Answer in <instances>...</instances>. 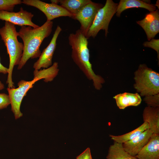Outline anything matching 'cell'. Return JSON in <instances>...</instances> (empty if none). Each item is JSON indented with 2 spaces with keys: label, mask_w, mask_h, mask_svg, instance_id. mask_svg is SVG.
<instances>
[{
  "label": "cell",
  "mask_w": 159,
  "mask_h": 159,
  "mask_svg": "<svg viewBox=\"0 0 159 159\" xmlns=\"http://www.w3.org/2000/svg\"><path fill=\"white\" fill-rule=\"evenodd\" d=\"M144 122L148 123L153 134H159V107L147 106L143 114Z\"/></svg>",
  "instance_id": "14"
},
{
  "label": "cell",
  "mask_w": 159,
  "mask_h": 159,
  "mask_svg": "<svg viewBox=\"0 0 159 159\" xmlns=\"http://www.w3.org/2000/svg\"><path fill=\"white\" fill-rule=\"evenodd\" d=\"M34 15L32 13L24 10L21 7L18 12L0 10V20L21 26H30L34 28L39 26L34 23L32 19Z\"/></svg>",
  "instance_id": "9"
},
{
  "label": "cell",
  "mask_w": 159,
  "mask_h": 159,
  "mask_svg": "<svg viewBox=\"0 0 159 159\" xmlns=\"http://www.w3.org/2000/svg\"><path fill=\"white\" fill-rule=\"evenodd\" d=\"M134 88L140 96L155 95L159 93V74L145 64H140L134 72Z\"/></svg>",
  "instance_id": "5"
},
{
  "label": "cell",
  "mask_w": 159,
  "mask_h": 159,
  "mask_svg": "<svg viewBox=\"0 0 159 159\" xmlns=\"http://www.w3.org/2000/svg\"><path fill=\"white\" fill-rule=\"evenodd\" d=\"M149 128L148 124L146 122H144L138 127L129 132L120 135H110V137L114 142L123 144L132 140Z\"/></svg>",
  "instance_id": "18"
},
{
  "label": "cell",
  "mask_w": 159,
  "mask_h": 159,
  "mask_svg": "<svg viewBox=\"0 0 159 159\" xmlns=\"http://www.w3.org/2000/svg\"><path fill=\"white\" fill-rule=\"evenodd\" d=\"M91 1L90 0H59V4L72 14L73 17L83 7Z\"/></svg>",
  "instance_id": "19"
},
{
  "label": "cell",
  "mask_w": 159,
  "mask_h": 159,
  "mask_svg": "<svg viewBox=\"0 0 159 159\" xmlns=\"http://www.w3.org/2000/svg\"><path fill=\"white\" fill-rule=\"evenodd\" d=\"M153 134L148 129L132 140L122 144L123 148L129 154L135 157L148 143Z\"/></svg>",
  "instance_id": "12"
},
{
  "label": "cell",
  "mask_w": 159,
  "mask_h": 159,
  "mask_svg": "<svg viewBox=\"0 0 159 159\" xmlns=\"http://www.w3.org/2000/svg\"><path fill=\"white\" fill-rule=\"evenodd\" d=\"M76 159H92L90 148H87L82 153L78 156Z\"/></svg>",
  "instance_id": "24"
},
{
  "label": "cell",
  "mask_w": 159,
  "mask_h": 159,
  "mask_svg": "<svg viewBox=\"0 0 159 159\" xmlns=\"http://www.w3.org/2000/svg\"><path fill=\"white\" fill-rule=\"evenodd\" d=\"M103 6L101 4L92 1L83 7L72 18L79 22L80 24V29L85 37L93 23L97 12Z\"/></svg>",
  "instance_id": "8"
},
{
  "label": "cell",
  "mask_w": 159,
  "mask_h": 159,
  "mask_svg": "<svg viewBox=\"0 0 159 159\" xmlns=\"http://www.w3.org/2000/svg\"><path fill=\"white\" fill-rule=\"evenodd\" d=\"M10 104L8 95L4 93H0V110L6 108Z\"/></svg>",
  "instance_id": "23"
},
{
  "label": "cell",
  "mask_w": 159,
  "mask_h": 159,
  "mask_svg": "<svg viewBox=\"0 0 159 159\" xmlns=\"http://www.w3.org/2000/svg\"><path fill=\"white\" fill-rule=\"evenodd\" d=\"M62 31L61 28L57 25L50 43L43 49L39 59L34 63L33 67L35 69L39 70L41 68L46 69L52 65V59L56 47L57 40Z\"/></svg>",
  "instance_id": "10"
},
{
  "label": "cell",
  "mask_w": 159,
  "mask_h": 159,
  "mask_svg": "<svg viewBox=\"0 0 159 159\" xmlns=\"http://www.w3.org/2000/svg\"><path fill=\"white\" fill-rule=\"evenodd\" d=\"M1 39L5 46L9 58V64L6 83L8 88H14L12 75L14 66L18 65L21 60L24 50L23 44L17 39L18 33L15 25L5 21L4 25L0 28Z\"/></svg>",
  "instance_id": "3"
},
{
  "label": "cell",
  "mask_w": 159,
  "mask_h": 159,
  "mask_svg": "<svg viewBox=\"0 0 159 159\" xmlns=\"http://www.w3.org/2000/svg\"><path fill=\"white\" fill-rule=\"evenodd\" d=\"M134 8H142L147 9L150 12L156 10L155 5L150 4L146 1L140 0H120L118 4L116 15L120 17L122 12L125 10Z\"/></svg>",
  "instance_id": "15"
},
{
  "label": "cell",
  "mask_w": 159,
  "mask_h": 159,
  "mask_svg": "<svg viewBox=\"0 0 159 159\" xmlns=\"http://www.w3.org/2000/svg\"><path fill=\"white\" fill-rule=\"evenodd\" d=\"M4 88V84L0 81V90L3 89Z\"/></svg>",
  "instance_id": "27"
},
{
  "label": "cell",
  "mask_w": 159,
  "mask_h": 159,
  "mask_svg": "<svg viewBox=\"0 0 159 159\" xmlns=\"http://www.w3.org/2000/svg\"><path fill=\"white\" fill-rule=\"evenodd\" d=\"M117 105L120 109H124L130 106H136L141 103L142 99L140 95L135 93L124 92L117 94L113 97Z\"/></svg>",
  "instance_id": "16"
},
{
  "label": "cell",
  "mask_w": 159,
  "mask_h": 159,
  "mask_svg": "<svg viewBox=\"0 0 159 159\" xmlns=\"http://www.w3.org/2000/svg\"><path fill=\"white\" fill-rule=\"evenodd\" d=\"M143 100L147 104V106L159 107V94L145 96Z\"/></svg>",
  "instance_id": "21"
},
{
  "label": "cell",
  "mask_w": 159,
  "mask_h": 159,
  "mask_svg": "<svg viewBox=\"0 0 159 159\" xmlns=\"http://www.w3.org/2000/svg\"><path fill=\"white\" fill-rule=\"evenodd\" d=\"M144 47L151 48L157 52L158 63L159 61V39H152L150 41H145L143 44Z\"/></svg>",
  "instance_id": "22"
},
{
  "label": "cell",
  "mask_w": 159,
  "mask_h": 159,
  "mask_svg": "<svg viewBox=\"0 0 159 159\" xmlns=\"http://www.w3.org/2000/svg\"><path fill=\"white\" fill-rule=\"evenodd\" d=\"M106 159H137L124 149L122 144L114 142L109 147Z\"/></svg>",
  "instance_id": "17"
},
{
  "label": "cell",
  "mask_w": 159,
  "mask_h": 159,
  "mask_svg": "<svg viewBox=\"0 0 159 159\" xmlns=\"http://www.w3.org/2000/svg\"><path fill=\"white\" fill-rule=\"evenodd\" d=\"M8 68L4 66L0 62V73L6 74L8 73Z\"/></svg>",
  "instance_id": "25"
},
{
  "label": "cell",
  "mask_w": 159,
  "mask_h": 159,
  "mask_svg": "<svg viewBox=\"0 0 159 159\" xmlns=\"http://www.w3.org/2000/svg\"><path fill=\"white\" fill-rule=\"evenodd\" d=\"M51 3L58 4L59 3V0H50Z\"/></svg>",
  "instance_id": "26"
},
{
  "label": "cell",
  "mask_w": 159,
  "mask_h": 159,
  "mask_svg": "<svg viewBox=\"0 0 159 159\" xmlns=\"http://www.w3.org/2000/svg\"><path fill=\"white\" fill-rule=\"evenodd\" d=\"M53 22L46 21L42 26L37 28L30 26H21L18 36L23 42L24 50L17 69H21L30 58L39 57L41 52L40 47L43 40L51 34Z\"/></svg>",
  "instance_id": "2"
},
{
  "label": "cell",
  "mask_w": 159,
  "mask_h": 159,
  "mask_svg": "<svg viewBox=\"0 0 159 159\" xmlns=\"http://www.w3.org/2000/svg\"><path fill=\"white\" fill-rule=\"evenodd\" d=\"M22 3L29 6L35 7L45 15L47 21L62 16L72 18L73 16L61 6L52 3H48L39 0H23Z\"/></svg>",
  "instance_id": "7"
},
{
  "label": "cell",
  "mask_w": 159,
  "mask_h": 159,
  "mask_svg": "<svg viewBox=\"0 0 159 159\" xmlns=\"http://www.w3.org/2000/svg\"><path fill=\"white\" fill-rule=\"evenodd\" d=\"M145 31L148 41L159 32V11L158 9L147 14L143 19L136 21Z\"/></svg>",
  "instance_id": "11"
},
{
  "label": "cell",
  "mask_w": 159,
  "mask_h": 159,
  "mask_svg": "<svg viewBox=\"0 0 159 159\" xmlns=\"http://www.w3.org/2000/svg\"><path fill=\"white\" fill-rule=\"evenodd\" d=\"M34 75L33 79L31 81L22 80L19 81L17 84L18 87L17 88H7L11 110L16 120L23 116V113L20 111V106L22 99L28 91L33 87L36 82L39 80L43 79L46 82L52 81L54 73L53 69L49 67L39 70L35 69Z\"/></svg>",
  "instance_id": "4"
},
{
  "label": "cell",
  "mask_w": 159,
  "mask_h": 159,
  "mask_svg": "<svg viewBox=\"0 0 159 159\" xmlns=\"http://www.w3.org/2000/svg\"><path fill=\"white\" fill-rule=\"evenodd\" d=\"M68 39L71 47V57L73 61L87 78L92 81L95 88L100 90L105 80L100 75L96 74L92 69L90 62L88 39L80 29L75 33L69 34Z\"/></svg>",
  "instance_id": "1"
},
{
  "label": "cell",
  "mask_w": 159,
  "mask_h": 159,
  "mask_svg": "<svg viewBox=\"0 0 159 159\" xmlns=\"http://www.w3.org/2000/svg\"><path fill=\"white\" fill-rule=\"evenodd\" d=\"M118 4L112 0H107L105 5L97 12L93 23L86 37L88 39L95 38L101 30L105 31V36H107L110 22L116 12Z\"/></svg>",
  "instance_id": "6"
},
{
  "label": "cell",
  "mask_w": 159,
  "mask_h": 159,
  "mask_svg": "<svg viewBox=\"0 0 159 159\" xmlns=\"http://www.w3.org/2000/svg\"><path fill=\"white\" fill-rule=\"evenodd\" d=\"M155 5V6H157L158 7V8H159V0H157V1L156 2Z\"/></svg>",
  "instance_id": "28"
},
{
  "label": "cell",
  "mask_w": 159,
  "mask_h": 159,
  "mask_svg": "<svg viewBox=\"0 0 159 159\" xmlns=\"http://www.w3.org/2000/svg\"><path fill=\"white\" fill-rule=\"evenodd\" d=\"M135 157L137 159H159V134H153Z\"/></svg>",
  "instance_id": "13"
},
{
  "label": "cell",
  "mask_w": 159,
  "mask_h": 159,
  "mask_svg": "<svg viewBox=\"0 0 159 159\" xmlns=\"http://www.w3.org/2000/svg\"><path fill=\"white\" fill-rule=\"evenodd\" d=\"M21 3V0H0V10L13 12L15 6Z\"/></svg>",
  "instance_id": "20"
}]
</instances>
